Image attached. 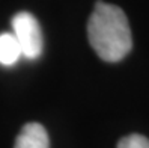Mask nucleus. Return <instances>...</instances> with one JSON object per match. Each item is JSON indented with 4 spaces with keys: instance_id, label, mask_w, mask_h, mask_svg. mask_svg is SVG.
<instances>
[{
    "instance_id": "5",
    "label": "nucleus",
    "mask_w": 149,
    "mask_h": 148,
    "mask_svg": "<svg viewBox=\"0 0 149 148\" xmlns=\"http://www.w3.org/2000/svg\"><path fill=\"white\" fill-rule=\"evenodd\" d=\"M118 148H149V139L142 135H130L120 139Z\"/></svg>"
},
{
    "instance_id": "3",
    "label": "nucleus",
    "mask_w": 149,
    "mask_h": 148,
    "mask_svg": "<svg viewBox=\"0 0 149 148\" xmlns=\"http://www.w3.org/2000/svg\"><path fill=\"white\" fill-rule=\"evenodd\" d=\"M15 148H50L47 130L38 123L26 124L15 141Z\"/></svg>"
},
{
    "instance_id": "4",
    "label": "nucleus",
    "mask_w": 149,
    "mask_h": 148,
    "mask_svg": "<svg viewBox=\"0 0 149 148\" xmlns=\"http://www.w3.org/2000/svg\"><path fill=\"white\" fill-rule=\"evenodd\" d=\"M23 56L21 48L12 33H0V64L11 67Z\"/></svg>"
},
{
    "instance_id": "1",
    "label": "nucleus",
    "mask_w": 149,
    "mask_h": 148,
    "mask_svg": "<svg viewBox=\"0 0 149 148\" xmlns=\"http://www.w3.org/2000/svg\"><path fill=\"white\" fill-rule=\"evenodd\" d=\"M87 38L95 53L106 62H119L133 48L125 12L116 5L98 2L87 21Z\"/></svg>"
},
{
    "instance_id": "2",
    "label": "nucleus",
    "mask_w": 149,
    "mask_h": 148,
    "mask_svg": "<svg viewBox=\"0 0 149 148\" xmlns=\"http://www.w3.org/2000/svg\"><path fill=\"white\" fill-rule=\"evenodd\" d=\"M12 29L23 56L29 59L39 58L42 51V32L38 20L29 12H18L12 18Z\"/></svg>"
}]
</instances>
